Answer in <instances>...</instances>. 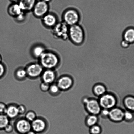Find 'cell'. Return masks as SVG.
I'll list each match as a JSON object with an SVG mask.
<instances>
[{"mask_svg": "<svg viewBox=\"0 0 134 134\" xmlns=\"http://www.w3.org/2000/svg\"><path fill=\"white\" fill-rule=\"evenodd\" d=\"M2 58L1 55L0 54V63H2Z\"/></svg>", "mask_w": 134, "mask_h": 134, "instance_id": "38", "label": "cell"}, {"mask_svg": "<svg viewBox=\"0 0 134 134\" xmlns=\"http://www.w3.org/2000/svg\"><path fill=\"white\" fill-rule=\"evenodd\" d=\"M80 15L76 9L71 8L65 10L63 14V21L69 27L78 24L80 20Z\"/></svg>", "mask_w": 134, "mask_h": 134, "instance_id": "5", "label": "cell"}, {"mask_svg": "<svg viewBox=\"0 0 134 134\" xmlns=\"http://www.w3.org/2000/svg\"><path fill=\"white\" fill-rule=\"evenodd\" d=\"M69 38L76 45H79L83 43L85 33L83 29L78 24L69 27Z\"/></svg>", "mask_w": 134, "mask_h": 134, "instance_id": "2", "label": "cell"}, {"mask_svg": "<svg viewBox=\"0 0 134 134\" xmlns=\"http://www.w3.org/2000/svg\"><path fill=\"white\" fill-rule=\"evenodd\" d=\"M18 109L19 115H23L27 111V108L24 105L21 104L18 106Z\"/></svg>", "mask_w": 134, "mask_h": 134, "instance_id": "32", "label": "cell"}, {"mask_svg": "<svg viewBox=\"0 0 134 134\" xmlns=\"http://www.w3.org/2000/svg\"><path fill=\"white\" fill-rule=\"evenodd\" d=\"M5 115L10 119H14L19 115L18 113V106L12 104L7 106Z\"/></svg>", "mask_w": 134, "mask_h": 134, "instance_id": "17", "label": "cell"}, {"mask_svg": "<svg viewBox=\"0 0 134 134\" xmlns=\"http://www.w3.org/2000/svg\"><path fill=\"white\" fill-rule=\"evenodd\" d=\"M37 117L35 111H27L25 115V119L31 122L35 120Z\"/></svg>", "mask_w": 134, "mask_h": 134, "instance_id": "27", "label": "cell"}, {"mask_svg": "<svg viewBox=\"0 0 134 134\" xmlns=\"http://www.w3.org/2000/svg\"><path fill=\"white\" fill-rule=\"evenodd\" d=\"M130 44H130L129 43H128V42H127L126 41L123 40H123L122 41L121 43L122 47L124 48L125 49H126V48H128V47H130Z\"/></svg>", "mask_w": 134, "mask_h": 134, "instance_id": "36", "label": "cell"}, {"mask_svg": "<svg viewBox=\"0 0 134 134\" xmlns=\"http://www.w3.org/2000/svg\"><path fill=\"white\" fill-rule=\"evenodd\" d=\"M6 72L5 65L2 63H0V78L3 77Z\"/></svg>", "mask_w": 134, "mask_h": 134, "instance_id": "34", "label": "cell"}, {"mask_svg": "<svg viewBox=\"0 0 134 134\" xmlns=\"http://www.w3.org/2000/svg\"><path fill=\"white\" fill-rule=\"evenodd\" d=\"M69 26L63 21L57 23L52 29V35L55 38L66 40L69 38Z\"/></svg>", "mask_w": 134, "mask_h": 134, "instance_id": "6", "label": "cell"}, {"mask_svg": "<svg viewBox=\"0 0 134 134\" xmlns=\"http://www.w3.org/2000/svg\"><path fill=\"white\" fill-rule=\"evenodd\" d=\"M11 1H14V2H16L18 1H19V0H11Z\"/></svg>", "mask_w": 134, "mask_h": 134, "instance_id": "40", "label": "cell"}, {"mask_svg": "<svg viewBox=\"0 0 134 134\" xmlns=\"http://www.w3.org/2000/svg\"><path fill=\"white\" fill-rule=\"evenodd\" d=\"M17 21L22 22L25 20L26 18V14L24 12H23L20 14L15 18Z\"/></svg>", "mask_w": 134, "mask_h": 134, "instance_id": "35", "label": "cell"}, {"mask_svg": "<svg viewBox=\"0 0 134 134\" xmlns=\"http://www.w3.org/2000/svg\"><path fill=\"white\" fill-rule=\"evenodd\" d=\"M23 12L18 4L10 5L8 9V12L11 16L16 18Z\"/></svg>", "mask_w": 134, "mask_h": 134, "instance_id": "19", "label": "cell"}, {"mask_svg": "<svg viewBox=\"0 0 134 134\" xmlns=\"http://www.w3.org/2000/svg\"><path fill=\"white\" fill-rule=\"evenodd\" d=\"M15 76L17 79L23 80L27 77V72L25 68H18L15 73Z\"/></svg>", "mask_w": 134, "mask_h": 134, "instance_id": "23", "label": "cell"}, {"mask_svg": "<svg viewBox=\"0 0 134 134\" xmlns=\"http://www.w3.org/2000/svg\"><path fill=\"white\" fill-rule=\"evenodd\" d=\"M110 110L107 109H102L99 115L103 119H108Z\"/></svg>", "mask_w": 134, "mask_h": 134, "instance_id": "30", "label": "cell"}, {"mask_svg": "<svg viewBox=\"0 0 134 134\" xmlns=\"http://www.w3.org/2000/svg\"><path fill=\"white\" fill-rule=\"evenodd\" d=\"M124 113L122 109L116 106L110 110L108 119L113 122H121L124 121Z\"/></svg>", "mask_w": 134, "mask_h": 134, "instance_id": "11", "label": "cell"}, {"mask_svg": "<svg viewBox=\"0 0 134 134\" xmlns=\"http://www.w3.org/2000/svg\"><path fill=\"white\" fill-rule=\"evenodd\" d=\"M14 129V127L9 123L5 127L3 130L6 133H10L13 132Z\"/></svg>", "mask_w": 134, "mask_h": 134, "instance_id": "33", "label": "cell"}, {"mask_svg": "<svg viewBox=\"0 0 134 134\" xmlns=\"http://www.w3.org/2000/svg\"><path fill=\"white\" fill-rule=\"evenodd\" d=\"M36 0H19V6L24 12L32 10L36 3Z\"/></svg>", "mask_w": 134, "mask_h": 134, "instance_id": "15", "label": "cell"}, {"mask_svg": "<svg viewBox=\"0 0 134 134\" xmlns=\"http://www.w3.org/2000/svg\"><path fill=\"white\" fill-rule=\"evenodd\" d=\"M39 63L45 69H53L60 62L57 55L52 52L46 51L39 58Z\"/></svg>", "mask_w": 134, "mask_h": 134, "instance_id": "1", "label": "cell"}, {"mask_svg": "<svg viewBox=\"0 0 134 134\" xmlns=\"http://www.w3.org/2000/svg\"><path fill=\"white\" fill-rule=\"evenodd\" d=\"M92 92L94 96L99 98L107 92V89L104 84L98 83L93 86Z\"/></svg>", "mask_w": 134, "mask_h": 134, "instance_id": "16", "label": "cell"}, {"mask_svg": "<svg viewBox=\"0 0 134 134\" xmlns=\"http://www.w3.org/2000/svg\"><path fill=\"white\" fill-rule=\"evenodd\" d=\"M49 6L47 3L42 1L35 3L32 11L34 15L37 18H42L48 13Z\"/></svg>", "mask_w": 134, "mask_h": 134, "instance_id": "10", "label": "cell"}, {"mask_svg": "<svg viewBox=\"0 0 134 134\" xmlns=\"http://www.w3.org/2000/svg\"><path fill=\"white\" fill-rule=\"evenodd\" d=\"M42 18L43 23L47 27L53 28L57 23L56 16L52 13H47Z\"/></svg>", "mask_w": 134, "mask_h": 134, "instance_id": "14", "label": "cell"}, {"mask_svg": "<svg viewBox=\"0 0 134 134\" xmlns=\"http://www.w3.org/2000/svg\"><path fill=\"white\" fill-rule=\"evenodd\" d=\"M123 39L130 44L134 43V28L129 27L125 30L123 35Z\"/></svg>", "mask_w": 134, "mask_h": 134, "instance_id": "18", "label": "cell"}, {"mask_svg": "<svg viewBox=\"0 0 134 134\" xmlns=\"http://www.w3.org/2000/svg\"><path fill=\"white\" fill-rule=\"evenodd\" d=\"M133 115L132 111L127 110L124 111V120L127 122L132 121L133 119Z\"/></svg>", "mask_w": 134, "mask_h": 134, "instance_id": "28", "label": "cell"}, {"mask_svg": "<svg viewBox=\"0 0 134 134\" xmlns=\"http://www.w3.org/2000/svg\"><path fill=\"white\" fill-rule=\"evenodd\" d=\"M27 77L34 79L41 76L44 68L39 63H33L28 65L25 68Z\"/></svg>", "mask_w": 134, "mask_h": 134, "instance_id": "7", "label": "cell"}, {"mask_svg": "<svg viewBox=\"0 0 134 134\" xmlns=\"http://www.w3.org/2000/svg\"><path fill=\"white\" fill-rule=\"evenodd\" d=\"M74 80L71 76L65 75L60 76L56 82L61 91H67L74 85Z\"/></svg>", "mask_w": 134, "mask_h": 134, "instance_id": "8", "label": "cell"}, {"mask_svg": "<svg viewBox=\"0 0 134 134\" xmlns=\"http://www.w3.org/2000/svg\"><path fill=\"white\" fill-rule=\"evenodd\" d=\"M31 130L37 134L43 133L46 130L47 124L43 118H37L31 122Z\"/></svg>", "mask_w": 134, "mask_h": 134, "instance_id": "12", "label": "cell"}, {"mask_svg": "<svg viewBox=\"0 0 134 134\" xmlns=\"http://www.w3.org/2000/svg\"><path fill=\"white\" fill-rule=\"evenodd\" d=\"M26 134H37L36 132H34V131L31 130L29 131V132H27Z\"/></svg>", "mask_w": 134, "mask_h": 134, "instance_id": "37", "label": "cell"}, {"mask_svg": "<svg viewBox=\"0 0 134 134\" xmlns=\"http://www.w3.org/2000/svg\"><path fill=\"white\" fill-rule=\"evenodd\" d=\"M46 51L44 47L41 45H37L33 48L32 53L34 57L39 59Z\"/></svg>", "mask_w": 134, "mask_h": 134, "instance_id": "22", "label": "cell"}, {"mask_svg": "<svg viewBox=\"0 0 134 134\" xmlns=\"http://www.w3.org/2000/svg\"><path fill=\"white\" fill-rule=\"evenodd\" d=\"M123 105L127 110L134 111V97L128 96L125 97L123 100Z\"/></svg>", "mask_w": 134, "mask_h": 134, "instance_id": "20", "label": "cell"}, {"mask_svg": "<svg viewBox=\"0 0 134 134\" xmlns=\"http://www.w3.org/2000/svg\"><path fill=\"white\" fill-rule=\"evenodd\" d=\"M14 128L18 134H26L31 131V122L25 118H21L16 121Z\"/></svg>", "mask_w": 134, "mask_h": 134, "instance_id": "9", "label": "cell"}, {"mask_svg": "<svg viewBox=\"0 0 134 134\" xmlns=\"http://www.w3.org/2000/svg\"><path fill=\"white\" fill-rule=\"evenodd\" d=\"M98 100L102 109L109 110L116 107L118 102L116 96L113 93L108 92L99 97Z\"/></svg>", "mask_w": 134, "mask_h": 134, "instance_id": "4", "label": "cell"}, {"mask_svg": "<svg viewBox=\"0 0 134 134\" xmlns=\"http://www.w3.org/2000/svg\"><path fill=\"white\" fill-rule=\"evenodd\" d=\"M7 106L2 102H0V114L5 115Z\"/></svg>", "mask_w": 134, "mask_h": 134, "instance_id": "31", "label": "cell"}, {"mask_svg": "<svg viewBox=\"0 0 134 134\" xmlns=\"http://www.w3.org/2000/svg\"><path fill=\"white\" fill-rule=\"evenodd\" d=\"M61 91L58 86L57 84L55 83L50 85L49 92L50 94L53 96H56L60 94Z\"/></svg>", "mask_w": 134, "mask_h": 134, "instance_id": "24", "label": "cell"}, {"mask_svg": "<svg viewBox=\"0 0 134 134\" xmlns=\"http://www.w3.org/2000/svg\"><path fill=\"white\" fill-rule=\"evenodd\" d=\"M89 131L90 134H101L102 129L101 126L97 124L89 128Z\"/></svg>", "mask_w": 134, "mask_h": 134, "instance_id": "26", "label": "cell"}, {"mask_svg": "<svg viewBox=\"0 0 134 134\" xmlns=\"http://www.w3.org/2000/svg\"><path fill=\"white\" fill-rule=\"evenodd\" d=\"M9 123V119L6 115L0 114V130H3Z\"/></svg>", "mask_w": 134, "mask_h": 134, "instance_id": "25", "label": "cell"}, {"mask_svg": "<svg viewBox=\"0 0 134 134\" xmlns=\"http://www.w3.org/2000/svg\"><path fill=\"white\" fill-rule=\"evenodd\" d=\"M41 77L42 82L51 85L56 81V74L53 69H45L43 71Z\"/></svg>", "mask_w": 134, "mask_h": 134, "instance_id": "13", "label": "cell"}, {"mask_svg": "<svg viewBox=\"0 0 134 134\" xmlns=\"http://www.w3.org/2000/svg\"><path fill=\"white\" fill-rule=\"evenodd\" d=\"M50 85L49 84L42 81L40 85V90L44 92H48L50 88Z\"/></svg>", "mask_w": 134, "mask_h": 134, "instance_id": "29", "label": "cell"}, {"mask_svg": "<svg viewBox=\"0 0 134 134\" xmlns=\"http://www.w3.org/2000/svg\"><path fill=\"white\" fill-rule=\"evenodd\" d=\"M82 103L88 113L99 115L102 109L98 99L85 97L82 98Z\"/></svg>", "mask_w": 134, "mask_h": 134, "instance_id": "3", "label": "cell"}, {"mask_svg": "<svg viewBox=\"0 0 134 134\" xmlns=\"http://www.w3.org/2000/svg\"><path fill=\"white\" fill-rule=\"evenodd\" d=\"M99 119L98 115L89 114L85 120V124L89 128L98 124Z\"/></svg>", "mask_w": 134, "mask_h": 134, "instance_id": "21", "label": "cell"}, {"mask_svg": "<svg viewBox=\"0 0 134 134\" xmlns=\"http://www.w3.org/2000/svg\"><path fill=\"white\" fill-rule=\"evenodd\" d=\"M42 1H44V2H46L47 3L50 2V1H51V0H42Z\"/></svg>", "mask_w": 134, "mask_h": 134, "instance_id": "39", "label": "cell"}]
</instances>
